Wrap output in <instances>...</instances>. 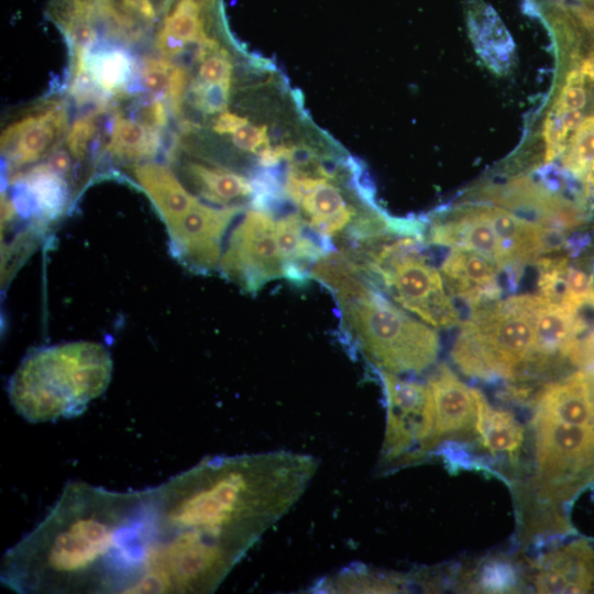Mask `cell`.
<instances>
[{
  "mask_svg": "<svg viewBox=\"0 0 594 594\" xmlns=\"http://www.w3.org/2000/svg\"><path fill=\"white\" fill-rule=\"evenodd\" d=\"M560 304L566 309L579 341L594 331V290L581 296H568Z\"/></svg>",
  "mask_w": 594,
  "mask_h": 594,
  "instance_id": "cell-29",
  "label": "cell"
},
{
  "mask_svg": "<svg viewBox=\"0 0 594 594\" xmlns=\"http://www.w3.org/2000/svg\"><path fill=\"white\" fill-rule=\"evenodd\" d=\"M539 593H587L594 588V548L579 539L546 552L536 564Z\"/></svg>",
  "mask_w": 594,
  "mask_h": 594,
  "instance_id": "cell-17",
  "label": "cell"
},
{
  "mask_svg": "<svg viewBox=\"0 0 594 594\" xmlns=\"http://www.w3.org/2000/svg\"><path fill=\"white\" fill-rule=\"evenodd\" d=\"M232 68L231 57L223 48L219 47L201 61L196 80L205 84L229 81Z\"/></svg>",
  "mask_w": 594,
  "mask_h": 594,
  "instance_id": "cell-32",
  "label": "cell"
},
{
  "mask_svg": "<svg viewBox=\"0 0 594 594\" xmlns=\"http://www.w3.org/2000/svg\"><path fill=\"white\" fill-rule=\"evenodd\" d=\"M377 372L387 410L381 461L386 465L420 459L429 451L433 430V410L427 385L389 372Z\"/></svg>",
  "mask_w": 594,
  "mask_h": 594,
  "instance_id": "cell-9",
  "label": "cell"
},
{
  "mask_svg": "<svg viewBox=\"0 0 594 594\" xmlns=\"http://www.w3.org/2000/svg\"><path fill=\"white\" fill-rule=\"evenodd\" d=\"M144 89L156 99L165 100L175 114H180L189 82L187 69L167 57L146 56L140 69Z\"/></svg>",
  "mask_w": 594,
  "mask_h": 594,
  "instance_id": "cell-26",
  "label": "cell"
},
{
  "mask_svg": "<svg viewBox=\"0 0 594 594\" xmlns=\"http://www.w3.org/2000/svg\"><path fill=\"white\" fill-rule=\"evenodd\" d=\"M112 360L97 342L74 341L38 348L19 364L8 382L14 410L32 424L80 415L108 388Z\"/></svg>",
  "mask_w": 594,
  "mask_h": 594,
  "instance_id": "cell-4",
  "label": "cell"
},
{
  "mask_svg": "<svg viewBox=\"0 0 594 594\" xmlns=\"http://www.w3.org/2000/svg\"><path fill=\"white\" fill-rule=\"evenodd\" d=\"M111 127L106 152L117 161L143 163L154 157L161 150L160 130L146 125L141 120L117 114Z\"/></svg>",
  "mask_w": 594,
  "mask_h": 594,
  "instance_id": "cell-24",
  "label": "cell"
},
{
  "mask_svg": "<svg viewBox=\"0 0 594 594\" xmlns=\"http://www.w3.org/2000/svg\"><path fill=\"white\" fill-rule=\"evenodd\" d=\"M100 110L82 116L73 123L66 136V144L73 157L77 160L86 157L97 134V117Z\"/></svg>",
  "mask_w": 594,
  "mask_h": 594,
  "instance_id": "cell-30",
  "label": "cell"
},
{
  "mask_svg": "<svg viewBox=\"0 0 594 594\" xmlns=\"http://www.w3.org/2000/svg\"><path fill=\"white\" fill-rule=\"evenodd\" d=\"M243 210V205L213 206L198 200L166 224L172 253L189 271L200 274L217 271L224 234Z\"/></svg>",
  "mask_w": 594,
  "mask_h": 594,
  "instance_id": "cell-10",
  "label": "cell"
},
{
  "mask_svg": "<svg viewBox=\"0 0 594 594\" xmlns=\"http://www.w3.org/2000/svg\"><path fill=\"white\" fill-rule=\"evenodd\" d=\"M564 151V167L574 176L585 178L594 164V116L582 120Z\"/></svg>",
  "mask_w": 594,
  "mask_h": 594,
  "instance_id": "cell-27",
  "label": "cell"
},
{
  "mask_svg": "<svg viewBox=\"0 0 594 594\" xmlns=\"http://www.w3.org/2000/svg\"><path fill=\"white\" fill-rule=\"evenodd\" d=\"M276 237L285 265V278L295 285H305L311 279L310 271L315 263L329 253L327 246L296 211H289L276 220Z\"/></svg>",
  "mask_w": 594,
  "mask_h": 594,
  "instance_id": "cell-19",
  "label": "cell"
},
{
  "mask_svg": "<svg viewBox=\"0 0 594 594\" xmlns=\"http://www.w3.org/2000/svg\"><path fill=\"white\" fill-rule=\"evenodd\" d=\"M583 371L585 374L590 400L594 409V365L585 366Z\"/></svg>",
  "mask_w": 594,
  "mask_h": 594,
  "instance_id": "cell-40",
  "label": "cell"
},
{
  "mask_svg": "<svg viewBox=\"0 0 594 594\" xmlns=\"http://www.w3.org/2000/svg\"><path fill=\"white\" fill-rule=\"evenodd\" d=\"M10 182L18 187L12 202L21 213L35 215L40 220L50 221L56 219L67 206L66 178L46 164H38L24 173H14L10 175Z\"/></svg>",
  "mask_w": 594,
  "mask_h": 594,
  "instance_id": "cell-18",
  "label": "cell"
},
{
  "mask_svg": "<svg viewBox=\"0 0 594 594\" xmlns=\"http://www.w3.org/2000/svg\"><path fill=\"white\" fill-rule=\"evenodd\" d=\"M86 70L98 90L103 94L119 95L127 90L136 66L128 50L108 45L89 52Z\"/></svg>",
  "mask_w": 594,
  "mask_h": 594,
  "instance_id": "cell-25",
  "label": "cell"
},
{
  "mask_svg": "<svg viewBox=\"0 0 594 594\" xmlns=\"http://www.w3.org/2000/svg\"><path fill=\"white\" fill-rule=\"evenodd\" d=\"M426 385L433 410L429 451L442 440L475 432L477 389L465 385L446 364L432 372Z\"/></svg>",
  "mask_w": 594,
  "mask_h": 594,
  "instance_id": "cell-13",
  "label": "cell"
},
{
  "mask_svg": "<svg viewBox=\"0 0 594 594\" xmlns=\"http://www.w3.org/2000/svg\"><path fill=\"white\" fill-rule=\"evenodd\" d=\"M392 234L366 245L354 256L360 268L408 311L435 328L449 329L460 321L442 275L422 254V238Z\"/></svg>",
  "mask_w": 594,
  "mask_h": 594,
  "instance_id": "cell-6",
  "label": "cell"
},
{
  "mask_svg": "<svg viewBox=\"0 0 594 594\" xmlns=\"http://www.w3.org/2000/svg\"><path fill=\"white\" fill-rule=\"evenodd\" d=\"M504 270L491 257L468 249L451 248L441 264V275L452 295L472 309L499 300Z\"/></svg>",
  "mask_w": 594,
  "mask_h": 594,
  "instance_id": "cell-16",
  "label": "cell"
},
{
  "mask_svg": "<svg viewBox=\"0 0 594 594\" xmlns=\"http://www.w3.org/2000/svg\"><path fill=\"white\" fill-rule=\"evenodd\" d=\"M185 178L199 196L217 206H232L241 199L252 197V179L230 169L199 162H185L182 166Z\"/></svg>",
  "mask_w": 594,
  "mask_h": 594,
  "instance_id": "cell-23",
  "label": "cell"
},
{
  "mask_svg": "<svg viewBox=\"0 0 594 594\" xmlns=\"http://www.w3.org/2000/svg\"><path fill=\"white\" fill-rule=\"evenodd\" d=\"M66 131L67 109L61 100L42 103L15 119L1 135L10 175L53 152Z\"/></svg>",
  "mask_w": 594,
  "mask_h": 594,
  "instance_id": "cell-12",
  "label": "cell"
},
{
  "mask_svg": "<svg viewBox=\"0 0 594 594\" xmlns=\"http://www.w3.org/2000/svg\"><path fill=\"white\" fill-rule=\"evenodd\" d=\"M476 403L475 433L482 447L494 455L502 454L515 462L524 442L521 424L510 413L491 406L479 389Z\"/></svg>",
  "mask_w": 594,
  "mask_h": 594,
  "instance_id": "cell-22",
  "label": "cell"
},
{
  "mask_svg": "<svg viewBox=\"0 0 594 594\" xmlns=\"http://www.w3.org/2000/svg\"><path fill=\"white\" fill-rule=\"evenodd\" d=\"M319 156L317 151L310 145H286L284 162H286L289 167L305 170V168L310 166L315 167Z\"/></svg>",
  "mask_w": 594,
  "mask_h": 594,
  "instance_id": "cell-35",
  "label": "cell"
},
{
  "mask_svg": "<svg viewBox=\"0 0 594 594\" xmlns=\"http://www.w3.org/2000/svg\"><path fill=\"white\" fill-rule=\"evenodd\" d=\"M249 123L246 118L240 117L228 110L220 112L213 122V130L218 134H232L242 125Z\"/></svg>",
  "mask_w": 594,
  "mask_h": 594,
  "instance_id": "cell-38",
  "label": "cell"
},
{
  "mask_svg": "<svg viewBox=\"0 0 594 594\" xmlns=\"http://www.w3.org/2000/svg\"><path fill=\"white\" fill-rule=\"evenodd\" d=\"M147 492L67 483L33 530L1 561L21 594L139 593L147 563Z\"/></svg>",
  "mask_w": 594,
  "mask_h": 594,
  "instance_id": "cell-2",
  "label": "cell"
},
{
  "mask_svg": "<svg viewBox=\"0 0 594 594\" xmlns=\"http://www.w3.org/2000/svg\"><path fill=\"white\" fill-rule=\"evenodd\" d=\"M130 172L153 202L165 226L179 218L199 200L166 165L147 161L133 164Z\"/></svg>",
  "mask_w": 594,
  "mask_h": 594,
  "instance_id": "cell-21",
  "label": "cell"
},
{
  "mask_svg": "<svg viewBox=\"0 0 594 594\" xmlns=\"http://www.w3.org/2000/svg\"><path fill=\"white\" fill-rule=\"evenodd\" d=\"M565 279H566V294L564 298L568 296L585 295L594 290L593 274H588L578 267L569 266Z\"/></svg>",
  "mask_w": 594,
  "mask_h": 594,
  "instance_id": "cell-36",
  "label": "cell"
},
{
  "mask_svg": "<svg viewBox=\"0 0 594 594\" xmlns=\"http://www.w3.org/2000/svg\"><path fill=\"white\" fill-rule=\"evenodd\" d=\"M45 164L65 178L70 175L72 160L69 153L64 148H55L51 152Z\"/></svg>",
  "mask_w": 594,
  "mask_h": 594,
  "instance_id": "cell-39",
  "label": "cell"
},
{
  "mask_svg": "<svg viewBox=\"0 0 594 594\" xmlns=\"http://www.w3.org/2000/svg\"><path fill=\"white\" fill-rule=\"evenodd\" d=\"M483 197L521 218L563 232L584 221L579 208L528 178L485 189Z\"/></svg>",
  "mask_w": 594,
  "mask_h": 594,
  "instance_id": "cell-14",
  "label": "cell"
},
{
  "mask_svg": "<svg viewBox=\"0 0 594 594\" xmlns=\"http://www.w3.org/2000/svg\"><path fill=\"white\" fill-rule=\"evenodd\" d=\"M218 271L246 293L285 278L276 221L271 212L254 207L245 211L230 233Z\"/></svg>",
  "mask_w": 594,
  "mask_h": 594,
  "instance_id": "cell-8",
  "label": "cell"
},
{
  "mask_svg": "<svg viewBox=\"0 0 594 594\" xmlns=\"http://www.w3.org/2000/svg\"><path fill=\"white\" fill-rule=\"evenodd\" d=\"M232 142L242 151L258 154L270 146L267 128L246 123L232 133Z\"/></svg>",
  "mask_w": 594,
  "mask_h": 594,
  "instance_id": "cell-33",
  "label": "cell"
},
{
  "mask_svg": "<svg viewBox=\"0 0 594 594\" xmlns=\"http://www.w3.org/2000/svg\"><path fill=\"white\" fill-rule=\"evenodd\" d=\"M535 301L536 294L519 295L473 308L451 350L458 369L482 381L527 380Z\"/></svg>",
  "mask_w": 594,
  "mask_h": 594,
  "instance_id": "cell-5",
  "label": "cell"
},
{
  "mask_svg": "<svg viewBox=\"0 0 594 594\" xmlns=\"http://www.w3.org/2000/svg\"><path fill=\"white\" fill-rule=\"evenodd\" d=\"M140 117L141 119L139 120L153 129L161 130L164 128L167 123V111L164 100L155 98L147 102L140 110Z\"/></svg>",
  "mask_w": 594,
  "mask_h": 594,
  "instance_id": "cell-37",
  "label": "cell"
},
{
  "mask_svg": "<svg viewBox=\"0 0 594 594\" xmlns=\"http://www.w3.org/2000/svg\"><path fill=\"white\" fill-rule=\"evenodd\" d=\"M586 103L584 82H566L561 89L553 106V112L562 113L571 110H581Z\"/></svg>",
  "mask_w": 594,
  "mask_h": 594,
  "instance_id": "cell-34",
  "label": "cell"
},
{
  "mask_svg": "<svg viewBox=\"0 0 594 594\" xmlns=\"http://www.w3.org/2000/svg\"><path fill=\"white\" fill-rule=\"evenodd\" d=\"M284 193L329 252L334 251L332 240L345 237L360 217L336 184L316 174L288 166Z\"/></svg>",
  "mask_w": 594,
  "mask_h": 594,
  "instance_id": "cell-11",
  "label": "cell"
},
{
  "mask_svg": "<svg viewBox=\"0 0 594 594\" xmlns=\"http://www.w3.org/2000/svg\"><path fill=\"white\" fill-rule=\"evenodd\" d=\"M517 576L509 563L490 562L481 570L479 586L485 592H505L515 588Z\"/></svg>",
  "mask_w": 594,
  "mask_h": 594,
  "instance_id": "cell-31",
  "label": "cell"
},
{
  "mask_svg": "<svg viewBox=\"0 0 594 594\" xmlns=\"http://www.w3.org/2000/svg\"><path fill=\"white\" fill-rule=\"evenodd\" d=\"M535 416L561 422L594 426L584 371L544 385L536 397Z\"/></svg>",
  "mask_w": 594,
  "mask_h": 594,
  "instance_id": "cell-20",
  "label": "cell"
},
{
  "mask_svg": "<svg viewBox=\"0 0 594 594\" xmlns=\"http://www.w3.org/2000/svg\"><path fill=\"white\" fill-rule=\"evenodd\" d=\"M428 242L468 249L494 260L504 272L522 270L514 267L496 232L484 216L481 206H465L435 218L428 231Z\"/></svg>",
  "mask_w": 594,
  "mask_h": 594,
  "instance_id": "cell-15",
  "label": "cell"
},
{
  "mask_svg": "<svg viewBox=\"0 0 594 594\" xmlns=\"http://www.w3.org/2000/svg\"><path fill=\"white\" fill-rule=\"evenodd\" d=\"M536 482L548 499L570 497L594 477V426L534 416Z\"/></svg>",
  "mask_w": 594,
  "mask_h": 594,
  "instance_id": "cell-7",
  "label": "cell"
},
{
  "mask_svg": "<svg viewBox=\"0 0 594 594\" xmlns=\"http://www.w3.org/2000/svg\"><path fill=\"white\" fill-rule=\"evenodd\" d=\"M317 470L314 457L284 450L204 459L148 488V558L218 550L240 561L296 505Z\"/></svg>",
  "mask_w": 594,
  "mask_h": 594,
  "instance_id": "cell-1",
  "label": "cell"
},
{
  "mask_svg": "<svg viewBox=\"0 0 594 594\" xmlns=\"http://www.w3.org/2000/svg\"><path fill=\"white\" fill-rule=\"evenodd\" d=\"M310 276L336 298L346 343L377 371L419 374L436 363L437 332L395 306L346 254H324Z\"/></svg>",
  "mask_w": 594,
  "mask_h": 594,
  "instance_id": "cell-3",
  "label": "cell"
},
{
  "mask_svg": "<svg viewBox=\"0 0 594 594\" xmlns=\"http://www.w3.org/2000/svg\"><path fill=\"white\" fill-rule=\"evenodd\" d=\"M231 80L205 84L196 79L189 87L191 105L204 114H213L226 110L230 97Z\"/></svg>",
  "mask_w": 594,
  "mask_h": 594,
  "instance_id": "cell-28",
  "label": "cell"
}]
</instances>
